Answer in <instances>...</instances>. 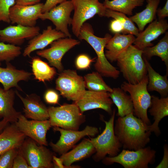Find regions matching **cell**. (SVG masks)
Masks as SVG:
<instances>
[{"label":"cell","mask_w":168,"mask_h":168,"mask_svg":"<svg viewBox=\"0 0 168 168\" xmlns=\"http://www.w3.org/2000/svg\"><path fill=\"white\" fill-rule=\"evenodd\" d=\"M149 125L131 113L119 117L114 131L123 149L137 150L146 147L150 142L152 133Z\"/></svg>","instance_id":"1"},{"label":"cell","mask_w":168,"mask_h":168,"mask_svg":"<svg viewBox=\"0 0 168 168\" xmlns=\"http://www.w3.org/2000/svg\"><path fill=\"white\" fill-rule=\"evenodd\" d=\"M78 38L88 43L94 49L97 55L94 67L96 71L102 76L116 79L120 71L113 66L106 58L105 54V46L112 37L108 34L101 38L95 35L91 26L88 23H84L81 27Z\"/></svg>","instance_id":"2"},{"label":"cell","mask_w":168,"mask_h":168,"mask_svg":"<svg viewBox=\"0 0 168 168\" xmlns=\"http://www.w3.org/2000/svg\"><path fill=\"white\" fill-rule=\"evenodd\" d=\"M142 50L130 45L118 57L116 61L127 82L135 84L140 82L147 74Z\"/></svg>","instance_id":"3"},{"label":"cell","mask_w":168,"mask_h":168,"mask_svg":"<svg viewBox=\"0 0 168 168\" xmlns=\"http://www.w3.org/2000/svg\"><path fill=\"white\" fill-rule=\"evenodd\" d=\"M115 112L116 110L114 109L108 121L102 119L105 124L104 129L96 137L90 139L96 150L93 159L96 162L102 160L107 155L114 157L120 152L122 146L114 131Z\"/></svg>","instance_id":"4"},{"label":"cell","mask_w":168,"mask_h":168,"mask_svg":"<svg viewBox=\"0 0 168 168\" xmlns=\"http://www.w3.org/2000/svg\"><path fill=\"white\" fill-rule=\"evenodd\" d=\"M48 109L49 119L52 127L78 130L81 125L86 120L85 116L75 103L50 107Z\"/></svg>","instance_id":"5"},{"label":"cell","mask_w":168,"mask_h":168,"mask_svg":"<svg viewBox=\"0 0 168 168\" xmlns=\"http://www.w3.org/2000/svg\"><path fill=\"white\" fill-rule=\"evenodd\" d=\"M156 153L150 147L137 150L123 149L115 156L105 157L102 162L106 165L117 163L124 168H148L155 162Z\"/></svg>","instance_id":"6"},{"label":"cell","mask_w":168,"mask_h":168,"mask_svg":"<svg viewBox=\"0 0 168 168\" xmlns=\"http://www.w3.org/2000/svg\"><path fill=\"white\" fill-rule=\"evenodd\" d=\"M148 80L147 75L136 84L124 82L121 84V88L129 94L133 104L134 115L147 125H150L151 123L147 112L151 105V96L147 89Z\"/></svg>","instance_id":"7"},{"label":"cell","mask_w":168,"mask_h":168,"mask_svg":"<svg viewBox=\"0 0 168 168\" xmlns=\"http://www.w3.org/2000/svg\"><path fill=\"white\" fill-rule=\"evenodd\" d=\"M74 13L71 25L73 34L78 37L81 28L85 22L96 15L105 16L106 8L99 0H70Z\"/></svg>","instance_id":"8"},{"label":"cell","mask_w":168,"mask_h":168,"mask_svg":"<svg viewBox=\"0 0 168 168\" xmlns=\"http://www.w3.org/2000/svg\"><path fill=\"white\" fill-rule=\"evenodd\" d=\"M44 146H38L35 141L29 138L25 140L19 149V152L25 158L31 168H53L54 155Z\"/></svg>","instance_id":"9"},{"label":"cell","mask_w":168,"mask_h":168,"mask_svg":"<svg viewBox=\"0 0 168 168\" xmlns=\"http://www.w3.org/2000/svg\"><path fill=\"white\" fill-rule=\"evenodd\" d=\"M55 84L56 89L61 95L74 102L80 99L86 91L84 78L75 70L63 71L56 79Z\"/></svg>","instance_id":"10"},{"label":"cell","mask_w":168,"mask_h":168,"mask_svg":"<svg viewBox=\"0 0 168 168\" xmlns=\"http://www.w3.org/2000/svg\"><path fill=\"white\" fill-rule=\"evenodd\" d=\"M53 129L55 131L59 132L60 136L56 143L51 142L49 144L53 151L60 155L68 152L84 137H94L99 133L97 128L89 125L81 131L65 129L58 127H53Z\"/></svg>","instance_id":"11"},{"label":"cell","mask_w":168,"mask_h":168,"mask_svg":"<svg viewBox=\"0 0 168 168\" xmlns=\"http://www.w3.org/2000/svg\"><path fill=\"white\" fill-rule=\"evenodd\" d=\"M80 42L71 37L63 38L54 41L49 48L37 51L38 56L46 59L50 65L59 72L63 71L61 62L64 55L71 49L79 44Z\"/></svg>","instance_id":"12"},{"label":"cell","mask_w":168,"mask_h":168,"mask_svg":"<svg viewBox=\"0 0 168 168\" xmlns=\"http://www.w3.org/2000/svg\"><path fill=\"white\" fill-rule=\"evenodd\" d=\"M73 10V7L71 1L67 0L60 3L48 12L42 13L39 19L51 21L56 30L64 34L66 37L70 38L71 35L68 26L72 23V19L70 17V15Z\"/></svg>","instance_id":"13"},{"label":"cell","mask_w":168,"mask_h":168,"mask_svg":"<svg viewBox=\"0 0 168 168\" xmlns=\"http://www.w3.org/2000/svg\"><path fill=\"white\" fill-rule=\"evenodd\" d=\"M15 124L19 130L40 145H48L46 135L52 127L49 119L44 120H28L20 114Z\"/></svg>","instance_id":"14"},{"label":"cell","mask_w":168,"mask_h":168,"mask_svg":"<svg viewBox=\"0 0 168 168\" xmlns=\"http://www.w3.org/2000/svg\"><path fill=\"white\" fill-rule=\"evenodd\" d=\"M82 113L96 109H102L111 115L113 103L109 92L86 90L81 98L75 102Z\"/></svg>","instance_id":"15"},{"label":"cell","mask_w":168,"mask_h":168,"mask_svg":"<svg viewBox=\"0 0 168 168\" xmlns=\"http://www.w3.org/2000/svg\"><path fill=\"white\" fill-rule=\"evenodd\" d=\"M43 4L40 2L28 6L15 4L9 10L10 23L27 26H35L37 20L42 13Z\"/></svg>","instance_id":"16"},{"label":"cell","mask_w":168,"mask_h":168,"mask_svg":"<svg viewBox=\"0 0 168 168\" xmlns=\"http://www.w3.org/2000/svg\"><path fill=\"white\" fill-rule=\"evenodd\" d=\"M40 30L39 26H10L0 30V41L20 45L25 40H30L38 35Z\"/></svg>","instance_id":"17"},{"label":"cell","mask_w":168,"mask_h":168,"mask_svg":"<svg viewBox=\"0 0 168 168\" xmlns=\"http://www.w3.org/2000/svg\"><path fill=\"white\" fill-rule=\"evenodd\" d=\"M15 92L23 104L24 116L27 118L38 120L49 119L48 108L41 101L39 96L33 93L26 95L24 97L17 91Z\"/></svg>","instance_id":"18"},{"label":"cell","mask_w":168,"mask_h":168,"mask_svg":"<svg viewBox=\"0 0 168 168\" xmlns=\"http://www.w3.org/2000/svg\"><path fill=\"white\" fill-rule=\"evenodd\" d=\"M168 29V23L166 20H156L151 22L144 31L139 32L135 38L133 43L134 45L142 50L152 46L153 44L151 42L165 33Z\"/></svg>","instance_id":"19"},{"label":"cell","mask_w":168,"mask_h":168,"mask_svg":"<svg viewBox=\"0 0 168 168\" xmlns=\"http://www.w3.org/2000/svg\"><path fill=\"white\" fill-rule=\"evenodd\" d=\"M66 37L65 35L60 31L48 26L41 33L30 39L23 53L24 57H30L33 52L37 50L44 49L55 40Z\"/></svg>","instance_id":"20"},{"label":"cell","mask_w":168,"mask_h":168,"mask_svg":"<svg viewBox=\"0 0 168 168\" xmlns=\"http://www.w3.org/2000/svg\"><path fill=\"white\" fill-rule=\"evenodd\" d=\"M0 60V83L3 88L8 90L15 87L19 90H21L18 85L20 81H27L30 78L31 74L23 70L16 68L9 62L7 63V67L2 68Z\"/></svg>","instance_id":"21"},{"label":"cell","mask_w":168,"mask_h":168,"mask_svg":"<svg viewBox=\"0 0 168 168\" xmlns=\"http://www.w3.org/2000/svg\"><path fill=\"white\" fill-rule=\"evenodd\" d=\"M135 38L130 34H115L105 46V54L107 60L112 63L116 61L119 56L133 43Z\"/></svg>","instance_id":"22"},{"label":"cell","mask_w":168,"mask_h":168,"mask_svg":"<svg viewBox=\"0 0 168 168\" xmlns=\"http://www.w3.org/2000/svg\"><path fill=\"white\" fill-rule=\"evenodd\" d=\"M73 147L71 151L61 155L59 157L65 168H72L71 165L73 163L88 158L96 152L89 138H84Z\"/></svg>","instance_id":"23"},{"label":"cell","mask_w":168,"mask_h":168,"mask_svg":"<svg viewBox=\"0 0 168 168\" xmlns=\"http://www.w3.org/2000/svg\"><path fill=\"white\" fill-rule=\"evenodd\" d=\"M149 112L153 118V123L149 125V129L156 136L161 133L159 126L160 121L168 115V96L161 97L154 95L151 96V103Z\"/></svg>","instance_id":"24"},{"label":"cell","mask_w":168,"mask_h":168,"mask_svg":"<svg viewBox=\"0 0 168 168\" xmlns=\"http://www.w3.org/2000/svg\"><path fill=\"white\" fill-rule=\"evenodd\" d=\"M26 137L15 123L7 126L0 134V155L11 149L19 148Z\"/></svg>","instance_id":"25"},{"label":"cell","mask_w":168,"mask_h":168,"mask_svg":"<svg viewBox=\"0 0 168 168\" xmlns=\"http://www.w3.org/2000/svg\"><path fill=\"white\" fill-rule=\"evenodd\" d=\"M15 94L12 88L6 90L0 86V119L12 123L16 122L21 114L14 107Z\"/></svg>","instance_id":"26"},{"label":"cell","mask_w":168,"mask_h":168,"mask_svg":"<svg viewBox=\"0 0 168 168\" xmlns=\"http://www.w3.org/2000/svg\"><path fill=\"white\" fill-rule=\"evenodd\" d=\"M147 75L148 83L147 89L148 91H155L158 92L161 97L168 96V76H162L156 72L152 68L148 60L144 56Z\"/></svg>","instance_id":"27"},{"label":"cell","mask_w":168,"mask_h":168,"mask_svg":"<svg viewBox=\"0 0 168 168\" xmlns=\"http://www.w3.org/2000/svg\"><path fill=\"white\" fill-rule=\"evenodd\" d=\"M109 95L113 104L117 108V116L122 117L130 114H133V102L130 96L126 92L121 88H114L112 91L109 92Z\"/></svg>","instance_id":"28"},{"label":"cell","mask_w":168,"mask_h":168,"mask_svg":"<svg viewBox=\"0 0 168 168\" xmlns=\"http://www.w3.org/2000/svg\"><path fill=\"white\" fill-rule=\"evenodd\" d=\"M161 0H147L146 8L142 12L136 13L130 18L137 25L140 32L143 31L147 24L152 22L156 16Z\"/></svg>","instance_id":"29"},{"label":"cell","mask_w":168,"mask_h":168,"mask_svg":"<svg viewBox=\"0 0 168 168\" xmlns=\"http://www.w3.org/2000/svg\"><path fill=\"white\" fill-rule=\"evenodd\" d=\"M31 68L35 78L39 82H45L52 80L56 74L55 69L38 57L31 61Z\"/></svg>","instance_id":"30"},{"label":"cell","mask_w":168,"mask_h":168,"mask_svg":"<svg viewBox=\"0 0 168 168\" xmlns=\"http://www.w3.org/2000/svg\"><path fill=\"white\" fill-rule=\"evenodd\" d=\"M142 55L147 60L153 56L160 57L166 67V74L168 75V33L155 45L145 48L142 50Z\"/></svg>","instance_id":"31"},{"label":"cell","mask_w":168,"mask_h":168,"mask_svg":"<svg viewBox=\"0 0 168 168\" xmlns=\"http://www.w3.org/2000/svg\"><path fill=\"white\" fill-rule=\"evenodd\" d=\"M144 2V0H105L103 4L106 9L131 16L133 10L142 6Z\"/></svg>","instance_id":"32"},{"label":"cell","mask_w":168,"mask_h":168,"mask_svg":"<svg viewBox=\"0 0 168 168\" xmlns=\"http://www.w3.org/2000/svg\"><path fill=\"white\" fill-rule=\"evenodd\" d=\"M84 80L85 87L89 91L110 92L112 90V88L106 84L101 75L97 71L86 74Z\"/></svg>","instance_id":"33"},{"label":"cell","mask_w":168,"mask_h":168,"mask_svg":"<svg viewBox=\"0 0 168 168\" xmlns=\"http://www.w3.org/2000/svg\"><path fill=\"white\" fill-rule=\"evenodd\" d=\"M105 16L119 20L123 26V34H128L137 36L140 32L133 22L124 14L106 8Z\"/></svg>","instance_id":"34"},{"label":"cell","mask_w":168,"mask_h":168,"mask_svg":"<svg viewBox=\"0 0 168 168\" xmlns=\"http://www.w3.org/2000/svg\"><path fill=\"white\" fill-rule=\"evenodd\" d=\"M21 50L17 45L0 41V60L9 62L21 54Z\"/></svg>","instance_id":"35"},{"label":"cell","mask_w":168,"mask_h":168,"mask_svg":"<svg viewBox=\"0 0 168 168\" xmlns=\"http://www.w3.org/2000/svg\"><path fill=\"white\" fill-rule=\"evenodd\" d=\"M19 149L12 148L0 155V168H12L14 160L18 153Z\"/></svg>","instance_id":"36"},{"label":"cell","mask_w":168,"mask_h":168,"mask_svg":"<svg viewBox=\"0 0 168 168\" xmlns=\"http://www.w3.org/2000/svg\"><path fill=\"white\" fill-rule=\"evenodd\" d=\"M15 4V0H0V21L10 23V8Z\"/></svg>","instance_id":"37"},{"label":"cell","mask_w":168,"mask_h":168,"mask_svg":"<svg viewBox=\"0 0 168 168\" xmlns=\"http://www.w3.org/2000/svg\"><path fill=\"white\" fill-rule=\"evenodd\" d=\"M94 61V59H91L85 54H81L77 58L75 64L79 69H85L89 68L91 63Z\"/></svg>","instance_id":"38"},{"label":"cell","mask_w":168,"mask_h":168,"mask_svg":"<svg viewBox=\"0 0 168 168\" xmlns=\"http://www.w3.org/2000/svg\"><path fill=\"white\" fill-rule=\"evenodd\" d=\"M44 99L48 104L55 105L58 104L59 96L55 91L49 90L45 93Z\"/></svg>","instance_id":"39"},{"label":"cell","mask_w":168,"mask_h":168,"mask_svg":"<svg viewBox=\"0 0 168 168\" xmlns=\"http://www.w3.org/2000/svg\"><path fill=\"white\" fill-rule=\"evenodd\" d=\"M12 168H31L23 156L18 152L15 157Z\"/></svg>","instance_id":"40"},{"label":"cell","mask_w":168,"mask_h":168,"mask_svg":"<svg viewBox=\"0 0 168 168\" xmlns=\"http://www.w3.org/2000/svg\"><path fill=\"white\" fill-rule=\"evenodd\" d=\"M110 28L112 32L115 34L123 33V26L118 20L114 19L111 21L110 25Z\"/></svg>","instance_id":"41"},{"label":"cell","mask_w":168,"mask_h":168,"mask_svg":"<svg viewBox=\"0 0 168 168\" xmlns=\"http://www.w3.org/2000/svg\"><path fill=\"white\" fill-rule=\"evenodd\" d=\"M68 0H46L43 4L42 13L48 12L58 4Z\"/></svg>","instance_id":"42"},{"label":"cell","mask_w":168,"mask_h":168,"mask_svg":"<svg viewBox=\"0 0 168 168\" xmlns=\"http://www.w3.org/2000/svg\"><path fill=\"white\" fill-rule=\"evenodd\" d=\"M164 155L163 158L157 166L156 168H168V147L167 144L164 145Z\"/></svg>","instance_id":"43"},{"label":"cell","mask_w":168,"mask_h":168,"mask_svg":"<svg viewBox=\"0 0 168 168\" xmlns=\"http://www.w3.org/2000/svg\"><path fill=\"white\" fill-rule=\"evenodd\" d=\"M158 20L164 19L168 16V0H167L163 7L161 9H157L156 13Z\"/></svg>","instance_id":"44"},{"label":"cell","mask_w":168,"mask_h":168,"mask_svg":"<svg viewBox=\"0 0 168 168\" xmlns=\"http://www.w3.org/2000/svg\"><path fill=\"white\" fill-rule=\"evenodd\" d=\"M40 0H15V4L22 6L35 5L40 3Z\"/></svg>","instance_id":"45"},{"label":"cell","mask_w":168,"mask_h":168,"mask_svg":"<svg viewBox=\"0 0 168 168\" xmlns=\"http://www.w3.org/2000/svg\"><path fill=\"white\" fill-rule=\"evenodd\" d=\"M53 162L54 167L65 168L60 158H57L54 155L53 156Z\"/></svg>","instance_id":"46"},{"label":"cell","mask_w":168,"mask_h":168,"mask_svg":"<svg viewBox=\"0 0 168 168\" xmlns=\"http://www.w3.org/2000/svg\"><path fill=\"white\" fill-rule=\"evenodd\" d=\"M9 123L8 121L3 119L0 121V132L4 129Z\"/></svg>","instance_id":"47"}]
</instances>
